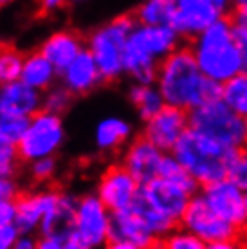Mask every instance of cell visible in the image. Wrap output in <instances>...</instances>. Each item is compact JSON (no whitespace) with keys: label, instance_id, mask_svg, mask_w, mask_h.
Listing matches in <instances>:
<instances>
[{"label":"cell","instance_id":"cell-1","mask_svg":"<svg viewBox=\"0 0 247 249\" xmlns=\"http://www.w3.org/2000/svg\"><path fill=\"white\" fill-rule=\"evenodd\" d=\"M155 87L168 107H175L188 114L210 101L220 100L222 92V85L202 74L190 45H180L159 63Z\"/></svg>","mask_w":247,"mask_h":249},{"label":"cell","instance_id":"cell-2","mask_svg":"<svg viewBox=\"0 0 247 249\" xmlns=\"http://www.w3.org/2000/svg\"><path fill=\"white\" fill-rule=\"evenodd\" d=\"M170 25H136L124 47V74L134 83L155 85L159 63L180 47Z\"/></svg>","mask_w":247,"mask_h":249},{"label":"cell","instance_id":"cell-3","mask_svg":"<svg viewBox=\"0 0 247 249\" xmlns=\"http://www.w3.org/2000/svg\"><path fill=\"white\" fill-rule=\"evenodd\" d=\"M190 49L202 74L218 85L242 72V53L231 18L218 22L192 40Z\"/></svg>","mask_w":247,"mask_h":249},{"label":"cell","instance_id":"cell-4","mask_svg":"<svg viewBox=\"0 0 247 249\" xmlns=\"http://www.w3.org/2000/svg\"><path fill=\"white\" fill-rule=\"evenodd\" d=\"M172 156L198 182V186L204 188L228 179L236 152L190 128L180 137Z\"/></svg>","mask_w":247,"mask_h":249},{"label":"cell","instance_id":"cell-5","mask_svg":"<svg viewBox=\"0 0 247 249\" xmlns=\"http://www.w3.org/2000/svg\"><path fill=\"white\" fill-rule=\"evenodd\" d=\"M136 25L134 15H119L96 27L87 38V51L105 81H116L124 74V47Z\"/></svg>","mask_w":247,"mask_h":249},{"label":"cell","instance_id":"cell-6","mask_svg":"<svg viewBox=\"0 0 247 249\" xmlns=\"http://www.w3.org/2000/svg\"><path fill=\"white\" fill-rule=\"evenodd\" d=\"M190 128L238 152L247 144V123L222 100L210 101L188 114Z\"/></svg>","mask_w":247,"mask_h":249},{"label":"cell","instance_id":"cell-7","mask_svg":"<svg viewBox=\"0 0 247 249\" xmlns=\"http://www.w3.org/2000/svg\"><path fill=\"white\" fill-rule=\"evenodd\" d=\"M65 137L67 130L62 116L40 110L29 119L25 134L17 144L20 161L31 164L38 159L56 157V154L63 148Z\"/></svg>","mask_w":247,"mask_h":249},{"label":"cell","instance_id":"cell-8","mask_svg":"<svg viewBox=\"0 0 247 249\" xmlns=\"http://www.w3.org/2000/svg\"><path fill=\"white\" fill-rule=\"evenodd\" d=\"M231 7L226 0H175L170 27L180 40H195L210 27L231 17Z\"/></svg>","mask_w":247,"mask_h":249},{"label":"cell","instance_id":"cell-9","mask_svg":"<svg viewBox=\"0 0 247 249\" xmlns=\"http://www.w3.org/2000/svg\"><path fill=\"white\" fill-rule=\"evenodd\" d=\"M180 228L190 231L198 240H202L206 246L226 242V240H235V238L242 237V230L218 217L210 206L206 204V200L202 199L200 193H197L192 199L188 210L180 218Z\"/></svg>","mask_w":247,"mask_h":249},{"label":"cell","instance_id":"cell-10","mask_svg":"<svg viewBox=\"0 0 247 249\" xmlns=\"http://www.w3.org/2000/svg\"><path fill=\"white\" fill-rule=\"evenodd\" d=\"M72 231L94 249H105L112 240V213L96 193L78 197Z\"/></svg>","mask_w":247,"mask_h":249},{"label":"cell","instance_id":"cell-11","mask_svg":"<svg viewBox=\"0 0 247 249\" xmlns=\"http://www.w3.org/2000/svg\"><path fill=\"white\" fill-rule=\"evenodd\" d=\"M141 188L123 164H112L99 175L94 193L108 208V212L118 213L132 208L141 193Z\"/></svg>","mask_w":247,"mask_h":249},{"label":"cell","instance_id":"cell-12","mask_svg":"<svg viewBox=\"0 0 247 249\" xmlns=\"http://www.w3.org/2000/svg\"><path fill=\"white\" fill-rule=\"evenodd\" d=\"M200 195L211 210L226 222L244 231L246 220V192L240 190L231 179H222L210 186L200 188Z\"/></svg>","mask_w":247,"mask_h":249},{"label":"cell","instance_id":"cell-13","mask_svg":"<svg viewBox=\"0 0 247 249\" xmlns=\"http://www.w3.org/2000/svg\"><path fill=\"white\" fill-rule=\"evenodd\" d=\"M60 192L56 190H33L20 193L15 200V226L20 235L40 233L43 218L58 204Z\"/></svg>","mask_w":247,"mask_h":249},{"label":"cell","instance_id":"cell-14","mask_svg":"<svg viewBox=\"0 0 247 249\" xmlns=\"http://www.w3.org/2000/svg\"><path fill=\"white\" fill-rule=\"evenodd\" d=\"M197 193L190 192L188 188L180 186L177 182L157 177L155 181L141 188V197L155 208L164 217L172 218L173 222L180 226V218L188 210V206Z\"/></svg>","mask_w":247,"mask_h":249},{"label":"cell","instance_id":"cell-15","mask_svg":"<svg viewBox=\"0 0 247 249\" xmlns=\"http://www.w3.org/2000/svg\"><path fill=\"white\" fill-rule=\"evenodd\" d=\"M190 130L188 112L179 110L175 107H164L161 112L155 114L142 126V137L155 144L164 154H172L180 137Z\"/></svg>","mask_w":247,"mask_h":249},{"label":"cell","instance_id":"cell-16","mask_svg":"<svg viewBox=\"0 0 247 249\" xmlns=\"http://www.w3.org/2000/svg\"><path fill=\"white\" fill-rule=\"evenodd\" d=\"M164 152L152 144L146 137H136L124 148L121 164L141 186L155 181L161 174V164L164 161Z\"/></svg>","mask_w":247,"mask_h":249},{"label":"cell","instance_id":"cell-17","mask_svg":"<svg viewBox=\"0 0 247 249\" xmlns=\"http://www.w3.org/2000/svg\"><path fill=\"white\" fill-rule=\"evenodd\" d=\"M85 51L87 40H83L80 33L72 29H58L40 44L38 53H42L58 72H63Z\"/></svg>","mask_w":247,"mask_h":249},{"label":"cell","instance_id":"cell-18","mask_svg":"<svg viewBox=\"0 0 247 249\" xmlns=\"http://www.w3.org/2000/svg\"><path fill=\"white\" fill-rule=\"evenodd\" d=\"M43 110V94L27 87L24 81H15L0 87V112L20 119H31Z\"/></svg>","mask_w":247,"mask_h":249},{"label":"cell","instance_id":"cell-19","mask_svg":"<svg viewBox=\"0 0 247 249\" xmlns=\"http://www.w3.org/2000/svg\"><path fill=\"white\" fill-rule=\"evenodd\" d=\"M98 63L92 54L85 51L63 72H60V85L65 87L72 96H87L103 83Z\"/></svg>","mask_w":247,"mask_h":249},{"label":"cell","instance_id":"cell-20","mask_svg":"<svg viewBox=\"0 0 247 249\" xmlns=\"http://www.w3.org/2000/svg\"><path fill=\"white\" fill-rule=\"evenodd\" d=\"M112 240L128 242L144 249H157L159 238L132 208L112 213Z\"/></svg>","mask_w":247,"mask_h":249},{"label":"cell","instance_id":"cell-21","mask_svg":"<svg viewBox=\"0 0 247 249\" xmlns=\"http://www.w3.org/2000/svg\"><path fill=\"white\" fill-rule=\"evenodd\" d=\"M132 134H134V126L128 119L121 116H105L94 124L92 141L96 150L110 154V152H118L123 146H128V143L132 141Z\"/></svg>","mask_w":247,"mask_h":249},{"label":"cell","instance_id":"cell-22","mask_svg":"<svg viewBox=\"0 0 247 249\" xmlns=\"http://www.w3.org/2000/svg\"><path fill=\"white\" fill-rule=\"evenodd\" d=\"M78 197L69 192H60L54 210L43 218L40 237H65L74 228V213Z\"/></svg>","mask_w":247,"mask_h":249},{"label":"cell","instance_id":"cell-23","mask_svg":"<svg viewBox=\"0 0 247 249\" xmlns=\"http://www.w3.org/2000/svg\"><path fill=\"white\" fill-rule=\"evenodd\" d=\"M58 78H60V72L53 67V63L43 56L42 53L36 51V53H31L25 56L20 81H24L27 87L43 94L54 87Z\"/></svg>","mask_w":247,"mask_h":249},{"label":"cell","instance_id":"cell-24","mask_svg":"<svg viewBox=\"0 0 247 249\" xmlns=\"http://www.w3.org/2000/svg\"><path fill=\"white\" fill-rule=\"evenodd\" d=\"M128 100L137 110V116L146 123L155 114H159L166 107L164 98L161 96L159 89L155 85H141L132 83L128 89Z\"/></svg>","mask_w":247,"mask_h":249},{"label":"cell","instance_id":"cell-25","mask_svg":"<svg viewBox=\"0 0 247 249\" xmlns=\"http://www.w3.org/2000/svg\"><path fill=\"white\" fill-rule=\"evenodd\" d=\"M175 0H146L132 13L139 25H170Z\"/></svg>","mask_w":247,"mask_h":249},{"label":"cell","instance_id":"cell-26","mask_svg":"<svg viewBox=\"0 0 247 249\" xmlns=\"http://www.w3.org/2000/svg\"><path fill=\"white\" fill-rule=\"evenodd\" d=\"M220 100L233 112L238 114L240 118H244L247 121V74L240 72L233 80L224 83L222 92H220Z\"/></svg>","mask_w":247,"mask_h":249},{"label":"cell","instance_id":"cell-27","mask_svg":"<svg viewBox=\"0 0 247 249\" xmlns=\"http://www.w3.org/2000/svg\"><path fill=\"white\" fill-rule=\"evenodd\" d=\"M25 56L17 47L0 45V87L20 81Z\"/></svg>","mask_w":247,"mask_h":249},{"label":"cell","instance_id":"cell-28","mask_svg":"<svg viewBox=\"0 0 247 249\" xmlns=\"http://www.w3.org/2000/svg\"><path fill=\"white\" fill-rule=\"evenodd\" d=\"M159 177L168 179V181L177 182V184L188 188V190L193 192V193L200 192L198 182L195 181V179H193L192 175L188 174L184 168H182V164H180V162L177 161L172 154H166V156H164V161H162V164H161V174H159Z\"/></svg>","mask_w":247,"mask_h":249},{"label":"cell","instance_id":"cell-29","mask_svg":"<svg viewBox=\"0 0 247 249\" xmlns=\"http://www.w3.org/2000/svg\"><path fill=\"white\" fill-rule=\"evenodd\" d=\"M157 249H206V244L179 226L177 230H173L170 235L162 238Z\"/></svg>","mask_w":247,"mask_h":249},{"label":"cell","instance_id":"cell-30","mask_svg":"<svg viewBox=\"0 0 247 249\" xmlns=\"http://www.w3.org/2000/svg\"><path fill=\"white\" fill-rule=\"evenodd\" d=\"M72 98H74V96L69 92L65 87H62V85H54V87L49 89L47 92H43V110L62 116L69 107H71Z\"/></svg>","mask_w":247,"mask_h":249},{"label":"cell","instance_id":"cell-31","mask_svg":"<svg viewBox=\"0 0 247 249\" xmlns=\"http://www.w3.org/2000/svg\"><path fill=\"white\" fill-rule=\"evenodd\" d=\"M27 123H29V119L13 118V116L0 112V137L13 144H18V141L25 134Z\"/></svg>","mask_w":247,"mask_h":249},{"label":"cell","instance_id":"cell-32","mask_svg":"<svg viewBox=\"0 0 247 249\" xmlns=\"http://www.w3.org/2000/svg\"><path fill=\"white\" fill-rule=\"evenodd\" d=\"M18 150L17 144L9 143L0 137V175L2 177H13L18 168Z\"/></svg>","mask_w":247,"mask_h":249},{"label":"cell","instance_id":"cell-33","mask_svg":"<svg viewBox=\"0 0 247 249\" xmlns=\"http://www.w3.org/2000/svg\"><path fill=\"white\" fill-rule=\"evenodd\" d=\"M58 172V161L56 157H47V159H38V161L29 164V174L35 181L45 182L51 181Z\"/></svg>","mask_w":247,"mask_h":249},{"label":"cell","instance_id":"cell-34","mask_svg":"<svg viewBox=\"0 0 247 249\" xmlns=\"http://www.w3.org/2000/svg\"><path fill=\"white\" fill-rule=\"evenodd\" d=\"M229 179L247 193V144L236 152L235 162L229 172Z\"/></svg>","mask_w":247,"mask_h":249},{"label":"cell","instance_id":"cell-35","mask_svg":"<svg viewBox=\"0 0 247 249\" xmlns=\"http://www.w3.org/2000/svg\"><path fill=\"white\" fill-rule=\"evenodd\" d=\"M231 22L235 25V31L247 36V0L233 2L231 7Z\"/></svg>","mask_w":247,"mask_h":249},{"label":"cell","instance_id":"cell-36","mask_svg":"<svg viewBox=\"0 0 247 249\" xmlns=\"http://www.w3.org/2000/svg\"><path fill=\"white\" fill-rule=\"evenodd\" d=\"M18 195V184L15 182V179L0 175V202H15Z\"/></svg>","mask_w":247,"mask_h":249},{"label":"cell","instance_id":"cell-37","mask_svg":"<svg viewBox=\"0 0 247 249\" xmlns=\"http://www.w3.org/2000/svg\"><path fill=\"white\" fill-rule=\"evenodd\" d=\"M18 238H20V231L17 230L15 224L0 228V249H13Z\"/></svg>","mask_w":247,"mask_h":249},{"label":"cell","instance_id":"cell-38","mask_svg":"<svg viewBox=\"0 0 247 249\" xmlns=\"http://www.w3.org/2000/svg\"><path fill=\"white\" fill-rule=\"evenodd\" d=\"M15 202H0V228L15 224Z\"/></svg>","mask_w":247,"mask_h":249},{"label":"cell","instance_id":"cell-39","mask_svg":"<svg viewBox=\"0 0 247 249\" xmlns=\"http://www.w3.org/2000/svg\"><path fill=\"white\" fill-rule=\"evenodd\" d=\"M63 249H94V248L88 246L83 238L78 237L74 231H71L69 235L63 237Z\"/></svg>","mask_w":247,"mask_h":249},{"label":"cell","instance_id":"cell-40","mask_svg":"<svg viewBox=\"0 0 247 249\" xmlns=\"http://www.w3.org/2000/svg\"><path fill=\"white\" fill-rule=\"evenodd\" d=\"M38 249H63V237H40Z\"/></svg>","mask_w":247,"mask_h":249},{"label":"cell","instance_id":"cell-41","mask_svg":"<svg viewBox=\"0 0 247 249\" xmlns=\"http://www.w3.org/2000/svg\"><path fill=\"white\" fill-rule=\"evenodd\" d=\"M206 249H247V246L244 244V240L240 238H235V240H226V242H216L206 246Z\"/></svg>","mask_w":247,"mask_h":249},{"label":"cell","instance_id":"cell-42","mask_svg":"<svg viewBox=\"0 0 247 249\" xmlns=\"http://www.w3.org/2000/svg\"><path fill=\"white\" fill-rule=\"evenodd\" d=\"M13 249H38V238L35 235H20Z\"/></svg>","mask_w":247,"mask_h":249},{"label":"cell","instance_id":"cell-43","mask_svg":"<svg viewBox=\"0 0 247 249\" xmlns=\"http://www.w3.org/2000/svg\"><path fill=\"white\" fill-rule=\"evenodd\" d=\"M236 38H238V45H240V53H242V72L247 74V36L236 33Z\"/></svg>","mask_w":247,"mask_h":249},{"label":"cell","instance_id":"cell-44","mask_svg":"<svg viewBox=\"0 0 247 249\" xmlns=\"http://www.w3.org/2000/svg\"><path fill=\"white\" fill-rule=\"evenodd\" d=\"M105 249H144V248H139V246H134V244H128V242L110 240V242L105 246Z\"/></svg>","mask_w":247,"mask_h":249},{"label":"cell","instance_id":"cell-45","mask_svg":"<svg viewBox=\"0 0 247 249\" xmlns=\"http://www.w3.org/2000/svg\"><path fill=\"white\" fill-rule=\"evenodd\" d=\"M62 6V2H58V0H45L42 4V7L45 9V11H54L56 7Z\"/></svg>","mask_w":247,"mask_h":249},{"label":"cell","instance_id":"cell-46","mask_svg":"<svg viewBox=\"0 0 247 249\" xmlns=\"http://www.w3.org/2000/svg\"><path fill=\"white\" fill-rule=\"evenodd\" d=\"M244 230L247 231V193H246V220H244Z\"/></svg>","mask_w":247,"mask_h":249},{"label":"cell","instance_id":"cell-47","mask_svg":"<svg viewBox=\"0 0 247 249\" xmlns=\"http://www.w3.org/2000/svg\"><path fill=\"white\" fill-rule=\"evenodd\" d=\"M2 6H4V2H0V7H2Z\"/></svg>","mask_w":247,"mask_h":249},{"label":"cell","instance_id":"cell-48","mask_svg":"<svg viewBox=\"0 0 247 249\" xmlns=\"http://www.w3.org/2000/svg\"><path fill=\"white\" fill-rule=\"evenodd\" d=\"M246 123H247V121H246Z\"/></svg>","mask_w":247,"mask_h":249}]
</instances>
